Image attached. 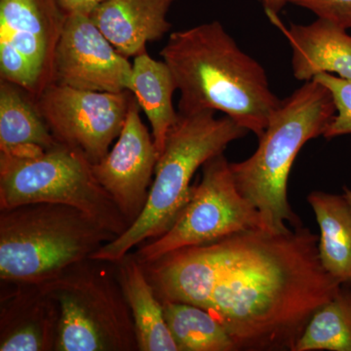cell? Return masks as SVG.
Masks as SVG:
<instances>
[{
    "label": "cell",
    "instance_id": "15",
    "mask_svg": "<svg viewBox=\"0 0 351 351\" xmlns=\"http://www.w3.org/2000/svg\"><path fill=\"white\" fill-rule=\"evenodd\" d=\"M174 0H106L90 18L124 57H136L170 31L167 20Z\"/></svg>",
    "mask_w": 351,
    "mask_h": 351
},
{
    "label": "cell",
    "instance_id": "20",
    "mask_svg": "<svg viewBox=\"0 0 351 351\" xmlns=\"http://www.w3.org/2000/svg\"><path fill=\"white\" fill-rule=\"evenodd\" d=\"M162 304L179 351H239L228 330L206 309L182 302Z\"/></svg>",
    "mask_w": 351,
    "mask_h": 351
},
{
    "label": "cell",
    "instance_id": "4",
    "mask_svg": "<svg viewBox=\"0 0 351 351\" xmlns=\"http://www.w3.org/2000/svg\"><path fill=\"white\" fill-rule=\"evenodd\" d=\"M248 133L226 115L218 119L213 110L179 113L157 161L144 211L123 234L101 246L91 258L119 263L134 248L167 232L188 204L196 171Z\"/></svg>",
    "mask_w": 351,
    "mask_h": 351
},
{
    "label": "cell",
    "instance_id": "7",
    "mask_svg": "<svg viewBox=\"0 0 351 351\" xmlns=\"http://www.w3.org/2000/svg\"><path fill=\"white\" fill-rule=\"evenodd\" d=\"M38 202L75 207L117 237L129 228L114 201L97 181L92 163L66 145L58 144L29 158L0 154V209Z\"/></svg>",
    "mask_w": 351,
    "mask_h": 351
},
{
    "label": "cell",
    "instance_id": "1",
    "mask_svg": "<svg viewBox=\"0 0 351 351\" xmlns=\"http://www.w3.org/2000/svg\"><path fill=\"white\" fill-rule=\"evenodd\" d=\"M308 228L246 230L142 265L162 302L206 309L237 350L294 351L307 323L341 285Z\"/></svg>",
    "mask_w": 351,
    "mask_h": 351
},
{
    "label": "cell",
    "instance_id": "8",
    "mask_svg": "<svg viewBox=\"0 0 351 351\" xmlns=\"http://www.w3.org/2000/svg\"><path fill=\"white\" fill-rule=\"evenodd\" d=\"M263 228L255 207L240 193L230 169L221 154L202 166V178L181 216L169 230L157 239L145 242L134 252L141 265L188 247L218 241L246 230Z\"/></svg>",
    "mask_w": 351,
    "mask_h": 351
},
{
    "label": "cell",
    "instance_id": "14",
    "mask_svg": "<svg viewBox=\"0 0 351 351\" xmlns=\"http://www.w3.org/2000/svg\"><path fill=\"white\" fill-rule=\"evenodd\" d=\"M267 15L290 43L295 80L306 82L319 73H336L351 80V36L348 29L320 18L308 25L292 24L287 29L278 15Z\"/></svg>",
    "mask_w": 351,
    "mask_h": 351
},
{
    "label": "cell",
    "instance_id": "6",
    "mask_svg": "<svg viewBox=\"0 0 351 351\" xmlns=\"http://www.w3.org/2000/svg\"><path fill=\"white\" fill-rule=\"evenodd\" d=\"M41 286L60 308L56 351H138L115 263L90 258Z\"/></svg>",
    "mask_w": 351,
    "mask_h": 351
},
{
    "label": "cell",
    "instance_id": "13",
    "mask_svg": "<svg viewBox=\"0 0 351 351\" xmlns=\"http://www.w3.org/2000/svg\"><path fill=\"white\" fill-rule=\"evenodd\" d=\"M60 317L41 284L1 281L0 351H56Z\"/></svg>",
    "mask_w": 351,
    "mask_h": 351
},
{
    "label": "cell",
    "instance_id": "3",
    "mask_svg": "<svg viewBox=\"0 0 351 351\" xmlns=\"http://www.w3.org/2000/svg\"><path fill=\"white\" fill-rule=\"evenodd\" d=\"M337 113L331 92L316 80L281 100L249 158L230 162L240 193L255 207L265 230L286 232L302 226L288 200L293 164L308 141L324 135Z\"/></svg>",
    "mask_w": 351,
    "mask_h": 351
},
{
    "label": "cell",
    "instance_id": "26",
    "mask_svg": "<svg viewBox=\"0 0 351 351\" xmlns=\"http://www.w3.org/2000/svg\"><path fill=\"white\" fill-rule=\"evenodd\" d=\"M343 195H345L346 199L348 200V204L351 208V189L346 188H343Z\"/></svg>",
    "mask_w": 351,
    "mask_h": 351
},
{
    "label": "cell",
    "instance_id": "10",
    "mask_svg": "<svg viewBox=\"0 0 351 351\" xmlns=\"http://www.w3.org/2000/svg\"><path fill=\"white\" fill-rule=\"evenodd\" d=\"M131 96L130 91H88L52 83L36 105L59 144L77 149L96 164L121 133Z\"/></svg>",
    "mask_w": 351,
    "mask_h": 351
},
{
    "label": "cell",
    "instance_id": "11",
    "mask_svg": "<svg viewBox=\"0 0 351 351\" xmlns=\"http://www.w3.org/2000/svg\"><path fill=\"white\" fill-rule=\"evenodd\" d=\"M132 73L133 64L113 47L88 14H66L55 54L53 83L121 93L131 92Z\"/></svg>",
    "mask_w": 351,
    "mask_h": 351
},
{
    "label": "cell",
    "instance_id": "24",
    "mask_svg": "<svg viewBox=\"0 0 351 351\" xmlns=\"http://www.w3.org/2000/svg\"><path fill=\"white\" fill-rule=\"evenodd\" d=\"M106 0H59L60 6L66 14L80 12L89 15L95 7Z\"/></svg>",
    "mask_w": 351,
    "mask_h": 351
},
{
    "label": "cell",
    "instance_id": "22",
    "mask_svg": "<svg viewBox=\"0 0 351 351\" xmlns=\"http://www.w3.org/2000/svg\"><path fill=\"white\" fill-rule=\"evenodd\" d=\"M331 92L337 113L323 137L332 138L351 134V80L331 73H319L313 78Z\"/></svg>",
    "mask_w": 351,
    "mask_h": 351
},
{
    "label": "cell",
    "instance_id": "16",
    "mask_svg": "<svg viewBox=\"0 0 351 351\" xmlns=\"http://www.w3.org/2000/svg\"><path fill=\"white\" fill-rule=\"evenodd\" d=\"M58 144L36 99L17 85L0 80V154L29 158Z\"/></svg>",
    "mask_w": 351,
    "mask_h": 351
},
{
    "label": "cell",
    "instance_id": "2",
    "mask_svg": "<svg viewBox=\"0 0 351 351\" xmlns=\"http://www.w3.org/2000/svg\"><path fill=\"white\" fill-rule=\"evenodd\" d=\"M159 55L174 76L181 114L221 112L258 138L280 104L262 64L219 21L172 32Z\"/></svg>",
    "mask_w": 351,
    "mask_h": 351
},
{
    "label": "cell",
    "instance_id": "21",
    "mask_svg": "<svg viewBox=\"0 0 351 351\" xmlns=\"http://www.w3.org/2000/svg\"><path fill=\"white\" fill-rule=\"evenodd\" d=\"M351 351V288H339L313 314L294 351Z\"/></svg>",
    "mask_w": 351,
    "mask_h": 351
},
{
    "label": "cell",
    "instance_id": "9",
    "mask_svg": "<svg viewBox=\"0 0 351 351\" xmlns=\"http://www.w3.org/2000/svg\"><path fill=\"white\" fill-rule=\"evenodd\" d=\"M64 19L59 0H0V80L36 101L54 82Z\"/></svg>",
    "mask_w": 351,
    "mask_h": 351
},
{
    "label": "cell",
    "instance_id": "12",
    "mask_svg": "<svg viewBox=\"0 0 351 351\" xmlns=\"http://www.w3.org/2000/svg\"><path fill=\"white\" fill-rule=\"evenodd\" d=\"M141 110L132 94L117 143L101 161L92 164L97 181L114 201L129 226L144 211L159 158L154 138L141 119Z\"/></svg>",
    "mask_w": 351,
    "mask_h": 351
},
{
    "label": "cell",
    "instance_id": "19",
    "mask_svg": "<svg viewBox=\"0 0 351 351\" xmlns=\"http://www.w3.org/2000/svg\"><path fill=\"white\" fill-rule=\"evenodd\" d=\"M319 226L318 251L323 267L351 288V208L345 195L314 191L307 196Z\"/></svg>",
    "mask_w": 351,
    "mask_h": 351
},
{
    "label": "cell",
    "instance_id": "25",
    "mask_svg": "<svg viewBox=\"0 0 351 351\" xmlns=\"http://www.w3.org/2000/svg\"><path fill=\"white\" fill-rule=\"evenodd\" d=\"M265 12L278 15L281 10L290 3V0H263Z\"/></svg>",
    "mask_w": 351,
    "mask_h": 351
},
{
    "label": "cell",
    "instance_id": "5",
    "mask_svg": "<svg viewBox=\"0 0 351 351\" xmlns=\"http://www.w3.org/2000/svg\"><path fill=\"white\" fill-rule=\"evenodd\" d=\"M117 237L69 205L38 202L0 209V279L47 282Z\"/></svg>",
    "mask_w": 351,
    "mask_h": 351
},
{
    "label": "cell",
    "instance_id": "18",
    "mask_svg": "<svg viewBox=\"0 0 351 351\" xmlns=\"http://www.w3.org/2000/svg\"><path fill=\"white\" fill-rule=\"evenodd\" d=\"M131 93L152 127L158 156L162 154L170 129L179 119L173 105L177 90L172 71L164 61H157L147 51L134 57Z\"/></svg>",
    "mask_w": 351,
    "mask_h": 351
},
{
    "label": "cell",
    "instance_id": "23",
    "mask_svg": "<svg viewBox=\"0 0 351 351\" xmlns=\"http://www.w3.org/2000/svg\"><path fill=\"white\" fill-rule=\"evenodd\" d=\"M290 3L311 11L320 19L343 29H351V0H290Z\"/></svg>",
    "mask_w": 351,
    "mask_h": 351
},
{
    "label": "cell",
    "instance_id": "17",
    "mask_svg": "<svg viewBox=\"0 0 351 351\" xmlns=\"http://www.w3.org/2000/svg\"><path fill=\"white\" fill-rule=\"evenodd\" d=\"M117 265V276L130 306L138 351H179L164 316L163 304L133 253Z\"/></svg>",
    "mask_w": 351,
    "mask_h": 351
}]
</instances>
